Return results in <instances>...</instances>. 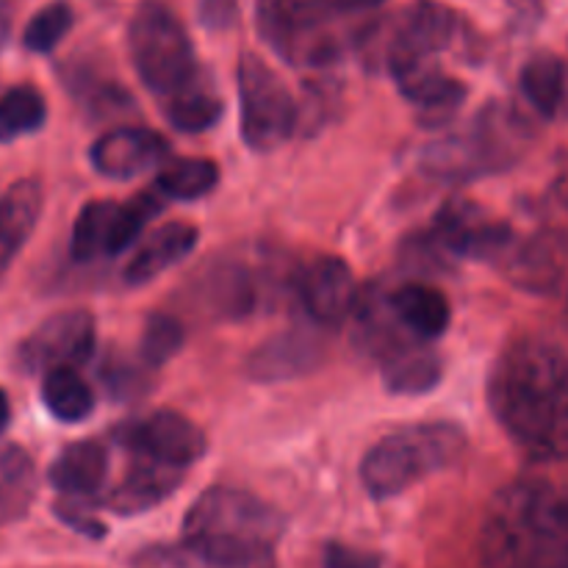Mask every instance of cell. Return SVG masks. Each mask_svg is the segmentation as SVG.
I'll list each match as a JSON object with an SVG mask.
<instances>
[{"instance_id":"1","label":"cell","mask_w":568,"mask_h":568,"mask_svg":"<svg viewBox=\"0 0 568 568\" xmlns=\"http://www.w3.org/2000/svg\"><path fill=\"white\" fill-rule=\"evenodd\" d=\"M488 405L510 442L532 460H568V344L521 336L499 353Z\"/></svg>"},{"instance_id":"2","label":"cell","mask_w":568,"mask_h":568,"mask_svg":"<svg viewBox=\"0 0 568 568\" xmlns=\"http://www.w3.org/2000/svg\"><path fill=\"white\" fill-rule=\"evenodd\" d=\"M480 552L486 568H568V486L503 488L483 519Z\"/></svg>"},{"instance_id":"3","label":"cell","mask_w":568,"mask_h":568,"mask_svg":"<svg viewBox=\"0 0 568 568\" xmlns=\"http://www.w3.org/2000/svg\"><path fill=\"white\" fill-rule=\"evenodd\" d=\"M128 53L136 75L159 103L211 81L186 26L164 0H142L136 6L128 22Z\"/></svg>"},{"instance_id":"4","label":"cell","mask_w":568,"mask_h":568,"mask_svg":"<svg viewBox=\"0 0 568 568\" xmlns=\"http://www.w3.org/2000/svg\"><path fill=\"white\" fill-rule=\"evenodd\" d=\"M464 449V433L449 422L408 425L383 436L361 464V483L375 499H392L447 469Z\"/></svg>"},{"instance_id":"5","label":"cell","mask_w":568,"mask_h":568,"mask_svg":"<svg viewBox=\"0 0 568 568\" xmlns=\"http://www.w3.org/2000/svg\"><path fill=\"white\" fill-rule=\"evenodd\" d=\"M383 0H258V31L292 64H331L342 44L333 22L364 14Z\"/></svg>"},{"instance_id":"6","label":"cell","mask_w":568,"mask_h":568,"mask_svg":"<svg viewBox=\"0 0 568 568\" xmlns=\"http://www.w3.org/2000/svg\"><path fill=\"white\" fill-rule=\"evenodd\" d=\"M521 122L503 105H491L477 116L469 133H455L430 144L422 159L427 175L438 181H469L491 175L516 161L521 148Z\"/></svg>"},{"instance_id":"7","label":"cell","mask_w":568,"mask_h":568,"mask_svg":"<svg viewBox=\"0 0 568 568\" xmlns=\"http://www.w3.org/2000/svg\"><path fill=\"white\" fill-rule=\"evenodd\" d=\"M286 521L255 494L242 488L214 486L197 497L183 519V536L211 538L244 549H275Z\"/></svg>"},{"instance_id":"8","label":"cell","mask_w":568,"mask_h":568,"mask_svg":"<svg viewBox=\"0 0 568 568\" xmlns=\"http://www.w3.org/2000/svg\"><path fill=\"white\" fill-rule=\"evenodd\" d=\"M242 139L255 153H272L294 136L300 122L297 100L283 78L261 55L242 53L236 64Z\"/></svg>"},{"instance_id":"9","label":"cell","mask_w":568,"mask_h":568,"mask_svg":"<svg viewBox=\"0 0 568 568\" xmlns=\"http://www.w3.org/2000/svg\"><path fill=\"white\" fill-rule=\"evenodd\" d=\"M161 209L155 194H139L131 203L116 200H89L72 227V258L89 264L98 258H114L125 253L139 236L150 216Z\"/></svg>"},{"instance_id":"10","label":"cell","mask_w":568,"mask_h":568,"mask_svg":"<svg viewBox=\"0 0 568 568\" xmlns=\"http://www.w3.org/2000/svg\"><path fill=\"white\" fill-rule=\"evenodd\" d=\"M458 17L438 0H416L397 11L386 33V67L392 75L414 67L436 64L438 55L453 44Z\"/></svg>"},{"instance_id":"11","label":"cell","mask_w":568,"mask_h":568,"mask_svg":"<svg viewBox=\"0 0 568 568\" xmlns=\"http://www.w3.org/2000/svg\"><path fill=\"white\" fill-rule=\"evenodd\" d=\"M98 342V325L87 308H67L39 322L17 347V364L28 375L55 369V366H78L92 358Z\"/></svg>"},{"instance_id":"12","label":"cell","mask_w":568,"mask_h":568,"mask_svg":"<svg viewBox=\"0 0 568 568\" xmlns=\"http://www.w3.org/2000/svg\"><path fill=\"white\" fill-rule=\"evenodd\" d=\"M116 442L131 455L175 469L197 464L209 449L203 430L175 410H153L142 419L128 422L116 430Z\"/></svg>"},{"instance_id":"13","label":"cell","mask_w":568,"mask_h":568,"mask_svg":"<svg viewBox=\"0 0 568 568\" xmlns=\"http://www.w3.org/2000/svg\"><path fill=\"white\" fill-rule=\"evenodd\" d=\"M292 286L308 320L320 327L347 320L361 297L353 270L338 255H320L300 266Z\"/></svg>"},{"instance_id":"14","label":"cell","mask_w":568,"mask_h":568,"mask_svg":"<svg viewBox=\"0 0 568 568\" xmlns=\"http://www.w3.org/2000/svg\"><path fill=\"white\" fill-rule=\"evenodd\" d=\"M436 239L444 250L460 258L503 261L514 244V231L469 200H449L438 211Z\"/></svg>"},{"instance_id":"15","label":"cell","mask_w":568,"mask_h":568,"mask_svg":"<svg viewBox=\"0 0 568 568\" xmlns=\"http://www.w3.org/2000/svg\"><path fill=\"white\" fill-rule=\"evenodd\" d=\"M133 568H277L275 549H244L211 538L183 536L175 544L148 547L133 558Z\"/></svg>"},{"instance_id":"16","label":"cell","mask_w":568,"mask_h":568,"mask_svg":"<svg viewBox=\"0 0 568 568\" xmlns=\"http://www.w3.org/2000/svg\"><path fill=\"white\" fill-rule=\"evenodd\" d=\"M166 153H170L166 139L150 128H114L89 148V161L98 175L128 181L164 164Z\"/></svg>"},{"instance_id":"17","label":"cell","mask_w":568,"mask_h":568,"mask_svg":"<svg viewBox=\"0 0 568 568\" xmlns=\"http://www.w3.org/2000/svg\"><path fill=\"white\" fill-rule=\"evenodd\" d=\"M197 283L205 308L222 320H242L253 314L266 294L261 272L239 258L214 261Z\"/></svg>"},{"instance_id":"18","label":"cell","mask_w":568,"mask_h":568,"mask_svg":"<svg viewBox=\"0 0 568 568\" xmlns=\"http://www.w3.org/2000/svg\"><path fill=\"white\" fill-rule=\"evenodd\" d=\"M325 355V342L316 331L292 327L266 338L247 358V375L258 383H281L308 375Z\"/></svg>"},{"instance_id":"19","label":"cell","mask_w":568,"mask_h":568,"mask_svg":"<svg viewBox=\"0 0 568 568\" xmlns=\"http://www.w3.org/2000/svg\"><path fill=\"white\" fill-rule=\"evenodd\" d=\"M109 477V453L100 442H75L61 449L50 464L48 480L64 499H87L98 497Z\"/></svg>"},{"instance_id":"20","label":"cell","mask_w":568,"mask_h":568,"mask_svg":"<svg viewBox=\"0 0 568 568\" xmlns=\"http://www.w3.org/2000/svg\"><path fill=\"white\" fill-rule=\"evenodd\" d=\"M181 477L183 469L133 455L131 469L125 471V477L105 497V508H111L120 516L142 514V510H150L164 503L181 486Z\"/></svg>"},{"instance_id":"21","label":"cell","mask_w":568,"mask_h":568,"mask_svg":"<svg viewBox=\"0 0 568 568\" xmlns=\"http://www.w3.org/2000/svg\"><path fill=\"white\" fill-rule=\"evenodd\" d=\"M42 205L44 192L37 178H22L0 194V275L14 264L33 236Z\"/></svg>"},{"instance_id":"22","label":"cell","mask_w":568,"mask_h":568,"mask_svg":"<svg viewBox=\"0 0 568 568\" xmlns=\"http://www.w3.org/2000/svg\"><path fill=\"white\" fill-rule=\"evenodd\" d=\"M197 227L189 222H166L139 244L136 253L128 258L122 277L131 286H144V283L155 281L197 247Z\"/></svg>"},{"instance_id":"23","label":"cell","mask_w":568,"mask_h":568,"mask_svg":"<svg viewBox=\"0 0 568 568\" xmlns=\"http://www.w3.org/2000/svg\"><path fill=\"white\" fill-rule=\"evenodd\" d=\"M388 305H392L394 316L419 342H436L447 333L453 311H449V300L442 288L427 286V283H405L397 292L388 294Z\"/></svg>"},{"instance_id":"24","label":"cell","mask_w":568,"mask_h":568,"mask_svg":"<svg viewBox=\"0 0 568 568\" xmlns=\"http://www.w3.org/2000/svg\"><path fill=\"white\" fill-rule=\"evenodd\" d=\"M394 81H397L405 100H410L422 114L433 116L438 122L453 116L466 100L464 83L458 78L447 75L438 64L414 67V70L394 75Z\"/></svg>"},{"instance_id":"25","label":"cell","mask_w":568,"mask_h":568,"mask_svg":"<svg viewBox=\"0 0 568 568\" xmlns=\"http://www.w3.org/2000/svg\"><path fill=\"white\" fill-rule=\"evenodd\" d=\"M37 497V469L26 449L0 444V527L14 525Z\"/></svg>"},{"instance_id":"26","label":"cell","mask_w":568,"mask_h":568,"mask_svg":"<svg viewBox=\"0 0 568 568\" xmlns=\"http://www.w3.org/2000/svg\"><path fill=\"white\" fill-rule=\"evenodd\" d=\"M442 383V361L427 347H399L383 361V386L392 394H427Z\"/></svg>"},{"instance_id":"27","label":"cell","mask_w":568,"mask_h":568,"mask_svg":"<svg viewBox=\"0 0 568 568\" xmlns=\"http://www.w3.org/2000/svg\"><path fill=\"white\" fill-rule=\"evenodd\" d=\"M42 403L64 425H78L94 410V394L75 366H55L42 377Z\"/></svg>"},{"instance_id":"28","label":"cell","mask_w":568,"mask_h":568,"mask_svg":"<svg viewBox=\"0 0 568 568\" xmlns=\"http://www.w3.org/2000/svg\"><path fill=\"white\" fill-rule=\"evenodd\" d=\"M161 114L175 131L181 133H203L222 116V98L216 94L214 83L203 81L175 98L159 103Z\"/></svg>"},{"instance_id":"29","label":"cell","mask_w":568,"mask_h":568,"mask_svg":"<svg viewBox=\"0 0 568 568\" xmlns=\"http://www.w3.org/2000/svg\"><path fill=\"white\" fill-rule=\"evenodd\" d=\"M159 192L172 200H200L220 183V166L211 159H172L161 164Z\"/></svg>"},{"instance_id":"30","label":"cell","mask_w":568,"mask_h":568,"mask_svg":"<svg viewBox=\"0 0 568 568\" xmlns=\"http://www.w3.org/2000/svg\"><path fill=\"white\" fill-rule=\"evenodd\" d=\"M48 120V105L31 83H17L0 94V142L37 133Z\"/></svg>"},{"instance_id":"31","label":"cell","mask_w":568,"mask_h":568,"mask_svg":"<svg viewBox=\"0 0 568 568\" xmlns=\"http://www.w3.org/2000/svg\"><path fill=\"white\" fill-rule=\"evenodd\" d=\"M521 92L544 116L558 114L566 94V67L555 55H536L521 70Z\"/></svg>"},{"instance_id":"32","label":"cell","mask_w":568,"mask_h":568,"mask_svg":"<svg viewBox=\"0 0 568 568\" xmlns=\"http://www.w3.org/2000/svg\"><path fill=\"white\" fill-rule=\"evenodd\" d=\"M75 14H72L70 3L64 0H53L44 9H39L37 14L28 20L26 33H22V44H26L31 53H50L53 48H59L61 39L70 33Z\"/></svg>"},{"instance_id":"33","label":"cell","mask_w":568,"mask_h":568,"mask_svg":"<svg viewBox=\"0 0 568 568\" xmlns=\"http://www.w3.org/2000/svg\"><path fill=\"white\" fill-rule=\"evenodd\" d=\"M183 347V325L170 314H153L139 338V355L148 366H164Z\"/></svg>"},{"instance_id":"34","label":"cell","mask_w":568,"mask_h":568,"mask_svg":"<svg viewBox=\"0 0 568 568\" xmlns=\"http://www.w3.org/2000/svg\"><path fill=\"white\" fill-rule=\"evenodd\" d=\"M377 566H381L377 555L364 552V549L331 544L325 552V568H377Z\"/></svg>"},{"instance_id":"35","label":"cell","mask_w":568,"mask_h":568,"mask_svg":"<svg viewBox=\"0 0 568 568\" xmlns=\"http://www.w3.org/2000/svg\"><path fill=\"white\" fill-rule=\"evenodd\" d=\"M200 20L209 28H227L236 20L233 0H200Z\"/></svg>"},{"instance_id":"36","label":"cell","mask_w":568,"mask_h":568,"mask_svg":"<svg viewBox=\"0 0 568 568\" xmlns=\"http://www.w3.org/2000/svg\"><path fill=\"white\" fill-rule=\"evenodd\" d=\"M11 425V403L6 397V392L0 388V433H6V427Z\"/></svg>"},{"instance_id":"37","label":"cell","mask_w":568,"mask_h":568,"mask_svg":"<svg viewBox=\"0 0 568 568\" xmlns=\"http://www.w3.org/2000/svg\"><path fill=\"white\" fill-rule=\"evenodd\" d=\"M6 33V0H0V39Z\"/></svg>"}]
</instances>
